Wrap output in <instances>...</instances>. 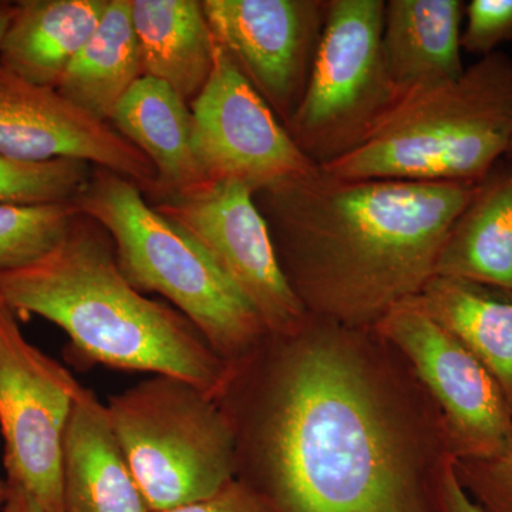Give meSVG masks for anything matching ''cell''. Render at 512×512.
<instances>
[{
	"instance_id": "cell-1",
	"label": "cell",
	"mask_w": 512,
	"mask_h": 512,
	"mask_svg": "<svg viewBox=\"0 0 512 512\" xmlns=\"http://www.w3.org/2000/svg\"><path fill=\"white\" fill-rule=\"evenodd\" d=\"M235 478L271 512H439V407L375 328L308 315L228 367Z\"/></svg>"
},
{
	"instance_id": "cell-2",
	"label": "cell",
	"mask_w": 512,
	"mask_h": 512,
	"mask_svg": "<svg viewBox=\"0 0 512 512\" xmlns=\"http://www.w3.org/2000/svg\"><path fill=\"white\" fill-rule=\"evenodd\" d=\"M474 185L352 180L316 167L254 198L308 315L372 329L436 274Z\"/></svg>"
},
{
	"instance_id": "cell-3",
	"label": "cell",
	"mask_w": 512,
	"mask_h": 512,
	"mask_svg": "<svg viewBox=\"0 0 512 512\" xmlns=\"http://www.w3.org/2000/svg\"><path fill=\"white\" fill-rule=\"evenodd\" d=\"M0 301L69 336L86 365L180 377L217 399L228 367L174 306L148 299L127 281L110 235L79 218L49 254L0 274Z\"/></svg>"
},
{
	"instance_id": "cell-4",
	"label": "cell",
	"mask_w": 512,
	"mask_h": 512,
	"mask_svg": "<svg viewBox=\"0 0 512 512\" xmlns=\"http://www.w3.org/2000/svg\"><path fill=\"white\" fill-rule=\"evenodd\" d=\"M512 138V57L478 59L454 82L400 97L353 153L323 167L352 180L477 184Z\"/></svg>"
},
{
	"instance_id": "cell-5",
	"label": "cell",
	"mask_w": 512,
	"mask_h": 512,
	"mask_svg": "<svg viewBox=\"0 0 512 512\" xmlns=\"http://www.w3.org/2000/svg\"><path fill=\"white\" fill-rule=\"evenodd\" d=\"M76 204L110 235L127 281L173 303L227 367L251 355L269 335L252 303L200 242L160 214L136 184L93 167Z\"/></svg>"
},
{
	"instance_id": "cell-6",
	"label": "cell",
	"mask_w": 512,
	"mask_h": 512,
	"mask_svg": "<svg viewBox=\"0 0 512 512\" xmlns=\"http://www.w3.org/2000/svg\"><path fill=\"white\" fill-rule=\"evenodd\" d=\"M107 413L151 512L205 500L235 478V434L210 393L154 375L111 394Z\"/></svg>"
},
{
	"instance_id": "cell-7",
	"label": "cell",
	"mask_w": 512,
	"mask_h": 512,
	"mask_svg": "<svg viewBox=\"0 0 512 512\" xmlns=\"http://www.w3.org/2000/svg\"><path fill=\"white\" fill-rule=\"evenodd\" d=\"M384 0H329L311 77L285 128L316 167L357 150L393 109L382 49Z\"/></svg>"
},
{
	"instance_id": "cell-8",
	"label": "cell",
	"mask_w": 512,
	"mask_h": 512,
	"mask_svg": "<svg viewBox=\"0 0 512 512\" xmlns=\"http://www.w3.org/2000/svg\"><path fill=\"white\" fill-rule=\"evenodd\" d=\"M83 386L23 335L0 301V440L6 483L19 485L45 512H64L63 443Z\"/></svg>"
},
{
	"instance_id": "cell-9",
	"label": "cell",
	"mask_w": 512,
	"mask_h": 512,
	"mask_svg": "<svg viewBox=\"0 0 512 512\" xmlns=\"http://www.w3.org/2000/svg\"><path fill=\"white\" fill-rule=\"evenodd\" d=\"M413 367L439 407L456 460H484L512 441V409L491 373L416 298L390 309L375 326Z\"/></svg>"
},
{
	"instance_id": "cell-10",
	"label": "cell",
	"mask_w": 512,
	"mask_h": 512,
	"mask_svg": "<svg viewBox=\"0 0 512 512\" xmlns=\"http://www.w3.org/2000/svg\"><path fill=\"white\" fill-rule=\"evenodd\" d=\"M150 204L200 242L252 303L269 333H291L308 318L286 281L268 222L248 185L207 181Z\"/></svg>"
},
{
	"instance_id": "cell-11",
	"label": "cell",
	"mask_w": 512,
	"mask_h": 512,
	"mask_svg": "<svg viewBox=\"0 0 512 512\" xmlns=\"http://www.w3.org/2000/svg\"><path fill=\"white\" fill-rule=\"evenodd\" d=\"M190 106L192 144L205 180L238 181L255 194L315 170L218 43L210 80Z\"/></svg>"
},
{
	"instance_id": "cell-12",
	"label": "cell",
	"mask_w": 512,
	"mask_h": 512,
	"mask_svg": "<svg viewBox=\"0 0 512 512\" xmlns=\"http://www.w3.org/2000/svg\"><path fill=\"white\" fill-rule=\"evenodd\" d=\"M218 45L284 126L318 53L329 0H204Z\"/></svg>"
},
{
	"instance_id": "cell-13",
	"label": "cell",
	"mask_w": 512,
	"mask_h": 512,
	"mask_svg": "<svg viewBox=\"0 0 512 512\" xmlns=\"http://www.w3.org/2000/svg\"><path fill=\"white\" fill-rule=\"evenodd\" d=\"M0 156L13 160L84 161L127 178L148 197L157 190L153 164L106 121L56 89L20 79L0 64Z\"/></svg>"
},
{
	"instance_id": "cell-14",
	"label": "cell",
	"mask_w": 512,
	"mask_h": 512,
	"mask_svg": "<svg viewBox=\"0 0 512 512\" xmlns=\"http://www.w3.org/2000/svg\"><path fill=\"white\" fill-rule=\"evenodd\" d=\"M64 512H151L111 429L106 404L82 387L63 443Z\"/></svg>"
},
{
	"instance_id": "cell-15",
	"label": "cell",
	"mask_w": 512,
	"mask_h": 512,
	"mask_svg": "<svg viewBox=\"0 0 512 512\" xmlns=\"http://www.w3.org/2000/svg\"><path fill=\"white\" fill-rule=\"evenodd\" d=\"M464 9L461 0L384 2L382 49L397 100L463 76Z\"/></svg>"
},
{
	"instance_id": "cell-16",
	"label": "cell",
	"mask_w": 512,
	"mask_h": 512,
	"mask_svg": "<svg viewBox=\"0 0 512 512\" xmlns=\"http://www.w3.org/2000/svg\"><path fill=\"white\" fill-rule=\"evenodd\" d=\"M109 123L153 164L157 190L151 201L207 183L192 144V113L173 87L143 76L120 100Z\"/></svg>"
},
{
	"instance_id": "cell-17",
	"label": "cell",
	"mask_w": 512,
	"mask_h": 512,
	"mask_svg": "<svg viewBox=\"0 0 512 512\" xmlns=\"http://www.w3.org/2000/svg\"><path fill=\"white\" fill-rule=\"evenodd\" d=\"M512 291V158L474 185L441 247L436 274Z\"/></svg>"
},
{
	"instance_id": "cell-18",
	"label": "cell",
	"mask_w": 512,
	"mask_h": 512,
	"mask_svg": "<svg viewBox=\"0 0 512 512\" xmlns=\"http://www.w3.org/2000/svg\"><path fill=\"white\" fill-rule=\"evenodd\" d=\"M109 0H22L0 40V64L20 79L57 89L99 25Z\"/></svg>"
},
{
	"instance_id": "cell-19",
	"label": "cell",
	"mask_w": 512,
	"mask_h": 512,
	"mask_svg": "<svg viewBox=\"0 0 512 512\" xmlns=\"http://www.w3.org/2000/svg\"><path fill=\"white\" fill-rule=\"evenodd\" d=\"M144 76L173 87L188 104L200 96L217 59L200 0H131Z\"/></svg>"
},
{
	"instance_id": "cell-20",
	"label": "cell",
	"mask_w": 512,
	"mask_h": 512,
	"mask_svg": "<svg viewBox=\"0 0 512 512\" xmlns=\"http://www.w3.org/2000/svg\"><path fill=\"white\" fill-rule=\"evenodd\" d=\"M416 301L483 363L512 409V291L433 276Z\"/></svg>"
},
{
	"instance_id": "cell-21",
	"label": "cell",
	"mask_w": 512,
	"mask_h": 512,
	"mask_svg": "<svg viewBox=\"0 0 512 512\" xmlns=\"http://www.w3.org/2000/svg\"><path fill=\"white\" fill-rule=\"evenodd\" d=\"M143 76L131 0H109L99 25L56 90L90 116L109 123L117 104Z\"/></svg>"
},
{
	"instance_id": "cell-22",
	"label": "cell",
	"mask_w": 512,
	"mask_h": 512,
	"mask_svg": "<svg viewBox=\"0 0 512 512\" xmlns=\"http://www.w3.org/2000/svg\"><path fill=\"white\" fill-rule=\"evenodd\" d=\"M82 217L76 201L47 205L0 204V274L49 254Z\"/></svg>"
},
{
	"instance_id": "cell-23",
	"label": "cell",
	"mask_w": 512,
	"mask_h": 512,
	"mask_svg": "<svg viewBox=\"0 0 512 512\" xmlns=\"http://www.w3.org/2000/svg\"><path fill=\"white\" fill-rule=\"evenodd\" d=\"M93 165L84 161L13 160L0 156V204L47 205L77 200L92 177Z\"/></svg>"
},
{
	"instance_id": "cell-24",
	"label": "cell",
	"mask_w": 512,
	"mask_h": 512,
	"mask_svg": "<svg viewBox=\"0 0 512 512\" xmlns=\"http://www.w3.org/2000/svg\"><path fill=\"white\" fill-rule=\"evenodd\" d=\"M458 483L484 512H512V441L484 460H456Z\"/></svg>"
},
{
	"instance_id": "cell-25",
	"label": "cell",
	"mask_w": 512,
	"mask_h": 512,
	"mask_svg": "<svg viewBox=\"0 0 512 512\" xmlns=\"http://www.w3.org/2000/svg\"><path fill=\"white\" fill-rule=\"evenodd\" d=\"M461 49L483 59L512 40V0H471L464 9Z\"/></svg>"
},
{
	"instance_id": "cell-26",
	"label": "cell",
	"mask_w": 512,
	"mask_h": 512,
	"mask_svg": "<svg viewBox=\"0 0 512 512\" xmlns=\"http://www.w3.org/2000/svg\"><path fill=\"white\" fill-rule=\"evenodd\" d=\"M164 512H271L258 497L244 483L234 478L231 483L222 487L218 493L197 501V503L183 505L174 510Z\"/></svg>"
},
{
	"instance_id": "cell-27",
	"label": "cell",
	"mask_w": 512,
	"mask_h": 512,
	"mask_svg": "<svg viewBox=\"0 0 512 512\" xmlns=\"http://www.w3.org/2000/svg\"><path fill=\"white\" fill-rule=\"evenodd\" d=\"M437 508L439 512H484L458 483L456 471H454V457L444 468L439 497H437Z\"/></svg>"
},
{
	"instance_id": "cell-28",
	"label": "cell",
	"mask_w": 512,
	"mask_h": 512,
	"mask_svg": "<svg viewBox=\"0 0 512 512\" xmlns=\"http://www.w3.org/2000/svg\"><path fill=\"white\" fill-rule=\"evenodd\" d=\"M0 512H45L22 487L8 483V497Z\"/></svg>"
},
{
	"instance_id": "cell-29",
	"label": "cell",
	"mask_w": 512,
	"mask_h": 512,
	"mask_svg": "<svg viewBox=\"0 0 512 512\" xmlns=\"http://www.w3.org/2000/svg\"><path fill=\"white\" fill-rule=\"evenodd\" d=\"M16 12V3L0 2V40L8 29L10 20Z\"/></svg>"
},
{
	"instance_id": "cell-30",
	"label": "cell",
	"mask_w": 512,
	"mask_h": 512,
	"mask_svg": "<svg viewBox=\"0 0 512 512\" xmlns=\"http://www.w3.org/2000/svg\"><path fill=\"white\" fill-rule=\"evenodd\" d=\"M505 157H511L512 158V138L510 141V146H508L507 156Z\"/></svg>"
},
{
	"instance_id": "cell-31",
	"label": "cell",
	"mask_w": 512,
	"mask_h": 512,
	"mask_svg": "<svg viewBox=\"0 0 512 512\" xmlns=\"http://www.w3.org/2000/svg\"><path fill=\"white\" fill-rule=\"evenodd\" d=\"M0 441H2V440H0Z\"/></svg>"
}]
</instances>
